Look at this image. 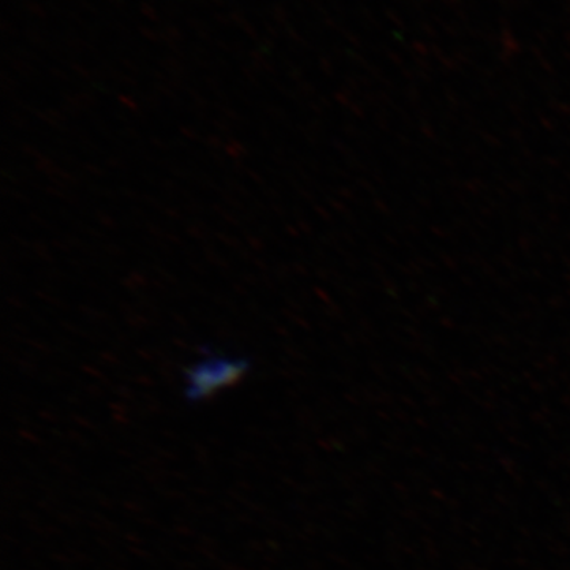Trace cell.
I'll return each mask as SVG.
<instances>
[{"label": "cell", "mask_w": 570, "mask_h": 570, "mask_svg": "<svg viewBox=\"0 0 570 570\" xmlns=\"http://www.w3.org/2000/svg\"><path fill=\"white\" fill-rule=\"evenodd\" d=\"M249 371L250 362L245 356L205 354L184 371V397L187 403H204L234 389Z\"/></svg>", "instance_id": "obj_1"}]
</instances>
